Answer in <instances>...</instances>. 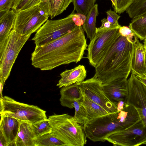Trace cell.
Instances as JSON below:
<instances>
[{
    "mask_svg": "<svg viewBox=\"0 0 146 146\" xmlns=\"http://www.w3.org/2000/svg\"><path fill=\"white\" fill-rule=\"evenodd\" d=\"M133 44L134 52L131 72L138 74L146 73V50L143 44L140 42L137 38Z\"/></svg>",
    "mask_w": 146,
    "mask_h": 146,
    "instance_id": "obj_17",
    "label": "cell"
},
{
    "mask_svg": "<svg viewBox=\"0 0 146 146\" xmlns=\"http://www.w3.org/2000/svg\"><path fill=\"white\" fill-rule=\"evenodd\" d=\"M101 25L100 27L101 28L107 29H117L113 27L108 21L107 19L104 18L101 20Z\"/></svg>",
    "mask_w": 146,
    "mask_h": 146,
    "instance_id": "obj_35",
    "label": "cell"
},
{
    "mask_svg": "<svg viewBox=\"0 0 146 146\" xmlns=\"http://www.w3.org/2000/svg\"><path fill=\"white\" fill-rule=\"evenodd\" d=\"M98 14V5L95 4L86 15L85 22L82 26L87 38L90 40L93 38L96 33V19Z\"/></svg>",
    "mask_w": 146,
    "mask_h": 146,
    "instance_id": "obj_22",
    "label": "cell"
},
{
    "mask_svg": "<svg viewBox=\"0 0 146 146\" xmlns=\"http://www.w3.org/2000/svg\"><path fill=\"white\" fill-rule=\"evenodd\" d=\"M127 81L128 94L126 103L134 107L146 128V94L144 84L132 72Z\"/></svg>",
    "mask_w": 146,
    "mask_h": 146,
    "instance_id": "obj_11",
    "label": "cell"
},
{
    "mask_svg": "<svg viewBox=\"0 0 146 146\" xmlns=\"http://www.w3.org/2000/svg\"><path fill=\"white\" fill-rule=\"evenodd\" d=\"M73 0H41L38 4L51 19L66 10Z\"/></svg>",
    "mask_w": 146,
    "mask_h": 146,
    "instance_id": "obj_19",
    "label": "cell"
},
{
    "mask_svg": "<svg viewBox=\"0 0 146 146\" xmlns=\"http://www.w3.org/2000/svg\"><path fill=\"white\" fill-rule=\"evenodd\" d=\"M119 28H96V34L87 48V58L94 68L100 63L117 38L121 35Z\"/></svg>",
    "mask_w": 146,
    "mask_h": 146,
    "instance_id": "obj_7",
    "label": "cell"
},
{
    "mask_svg": "<svg viewBox=\"0 0 146 146\" xmlns=\"http://www.w3.org/2000/svg\"><path fill=\"white\" fill-rule=\"evenodd\" d=\"M82 93L83 97L82 103L87 110L89 122L95 119L110 113Z\"/></svg>",
    "mask_w": 146,
    "mask_h": 146,
    "instance_id": "obj_21",
    "label": "cell"
},
{
    "mask_svg": "<svg viewBox=\"0 0 146 146\" xmlns=\"http://www.w3.org/2000/svg\"><path fill=\"white\" fill-rule=\"evenodd\" d=\"M49 17L39 4L17 11L13 29L22 35H31L36 32Z\"/></svg>",
    "mask_w": 146,
    "mask_h": 146,
    "instance_id": "obj_9",
    "label": "cell"
},
{
    "mask_svg": "<svg viewBox=\"0 0 146 146\" xmlns=\"http://www.w3.org/2000/svg\"><path fill=\"white\" fill-rule=\"evenodd\" d=\"M87 71L85 66L79 65L71 69L66 70L60 74V79L56 86L59 88L75 83L80 84L86 78Z\"/></svg>",
    "mask_w": 146,
    "mask_h": 146,
    "instance_id": "obj_15",
    "label": "cell"
},
{
    "mask_svg": "<svg viewBox=\"0 0 146 146\" xmlns=\"http://www.w3.org/2000/svg\"><path fill=\"white\" fill-rule=\"evenodd\" d=\"M82 100L74 101L73 104L75 109L74 117L78 123L83 125L89 122L87 110L82 103Z\"/></svg>",
    "mask_w": 146,
    "mask_h": 146,
    "instance_id": "obj_25",
    "label": "cell"
},
{
    "mask_svg": "<svg viewBox=\"0 0 146 146\" xmlns=\"http://www.w3.org/2000/svg\"><path fill=\"white\" fill-rule=\"evenodd\" d=\"M31 35H22L13 29L0 48V83L4 85L17 58Z\"/></svg>",
    "mask_w": 146,
    "mask_h": 146,
    "instance_id": "obj_6",
    "label": "cell"
},
{
    "mask_svg": "<svg viewBox=\"0 0 146 146\" xmlns=\"http://www.w3.org/2000/svg\"><path fill=\"white\" fill-rule=\"evenodd\" d=\"M12 9L17 11L21 10L29 0H12Z\"/></svg>",
    "mask_w": 146,
    "mask_h": 146,
    "instance_id": "obj_33",
    "label": "cell"
},
{
    "mask_svg": "<svg viewBox=\"0 0 146 146\" xmlns=\"http://www.w3.org/2000/svg\"><path fill=\"white\" fill-rule=\"evenodd\" d=\"M139 80L146 86V73L140 74L135 73L131 72Z\"/></svg>",
    "mask_w": 146,
    "mask_h": 146,
    "instance_id": "obj_37",
    "label": "cell"
},
{
    "mask_svg": "<svg viewBox=\"0 0 146 146\" xmlns=\"http://www.w3.org/2000/svg\"><path fill=\"white\" fill-rule=\"evenodd\" d=\"M31 124L20 121L18 132L11 146H35Z\"/></svg>",
    "mask_w": 146,
    "mask_h": 146,
    "instance_id": "obj_20",
    "label": "cell"
},
{
    "mask_svg": "<svg viewBox=\"0 0 146 146\" xmlns=\"http://www.w3.org/2000/svg\"><path fill=\"white\" fill-rule=\"evenodd\" d=\"M12 4V0H0V11L10 10Z\"/></svg>",
    "mask_w": 146,
    "mask_h": 146,
    "instance_id": "obj_34",
    "label": "cell"
},
{
    "mask_svg": "<svg viewBox=\"0 0 146 146\" xmlns=\"http://www.w3.org/2000/svg\"><path fill=\"white\" fill-rule=\"evenodd\" d=\"M79 86L84 94L108 112L112 113L117 111V107L109 100L104 93L102 83L95 76L84 80Z\"/></svg>",
    "mask_w": 146,
    "mask_h": 146,
    "instance_id": "obj_12",
    "label": "cell"
},
{
    "mask_svg": "<svg viewBox=\"0 0 146 146\" xmlns=\"http://www.w3.org/2000/svg\"><path fill=\"white\" fill-rule=\"evenodd\" d=\"M140 118L134 107L126 103L122 110L95 119L84 125L83 129L90 140L104 141L110 135L130 127Z\"/></svg>",
    "mask_w": 146,
    "mask_h": 146,
    "instance_id": "obj_3",
    "label": "cell"
},
{
    "mask_svg": "<svg viewBox=\"0 0 146 146\" xmlns=\"http://www.w3.org/2000/svg\"><path fill=\"white\" fill-rule=\"evenodd\" d=\"M126 11L129 17L133 19L146 13V0H141L133 3L127 9Z\"/></svg>",
    "mask_w": 146,
    "mask_h": 146,
    "instance_id": "obj_28",
    "label": "cell"
},
{
    "mask_svg": "<svg viewBox=\"0 0 146 146\" xmlns=\"http://www.w3.org/2000/svg\"><path fill=\"white\" fill-rule=\"evenodd\" d=\"M46 111L36 106L25 104L7 96L0 99V114L32 124L47 119Z\"/></svg>",
    "mask_w": 146,
    "mask_h": 146,
    "instance_id": "obj_5",
    "label": "cell"
},
{
    "mask_svg": "<svg viewBox=\"0 0 146 146\" xmlns=\"http://www.w3.org/2000/svg\"><path fill=\"white\" fill-rule=\"evenodd\" d=\"M86 18V16L80 13H76L74 14L72 20L77 26H82L84 23Z\"/></svg>",
    "mask_w": 146,
    "mask_h": 146,
    "instance_id": "obj_32",
    "label": "cell"
},
{
    "mask_svg": "<svg viewBox=\"0 0 146 146\" xmlns=\"http://www.w3.org/2000/svg\"><path fill=\"white\" fill-rule=\"evenodd\" d=\"M144 88L146 94V86L144 84Z\"/></svg>",
    "mask_w": 146,
    "mask_h": 146,
    "instance_id": "obj_44",
    "label": "cell"
},
{
    "mask_svg": "<svg viewBox=\"0 0 146 146\" xmlns=\"http://www.w3.org/2000/svg\"><path fill=\"white\" fill-rule=\"evenodd\" d=\"M116 7L115 11L120 14L126 11L133 3L132 0H116Z\"/></svg>",
    "mask_w": 146,
    "mask_h": 146,
    "instance_id": "obj_30",
    "label": "cell"
},
{
    "mask_svg": "<svg viewBox=\"0 0 146 146\" xmlns=\"http://www.w3.org/2000/svg\"><path fill=\"white\" fill-rule=\"evenodd\" d=\"M119 31L121 36L125 37L129 42L132 44L138 38L135 34L129 27L121 26L119 29Z\"/></svg>",
    "mask_w": 146,
    "mask_h": 146,
    "instance_id": "obj_29",
    "label": "cell"
},
{
    "mask_svg": "<svg viewBox=\"0 0 146 146\" xmlns=\"http://www.w3.org/2000/svg\"><path fill=\"white\" fill-rule=\"evenodd\" d=\"M35 146H63L66 144L52 133H47L35 138Z\"/></svg>",
    "mask_w": 146,
    "mask_h": 146,
    "instance_id": "obj_24",
    "label": "cell"
},
{
    "mask_svg": "<svg viewBox=\"0 0 146 146\" xmlns=\"http://www.w3.org/2000/svg\"><path fill=\"white\" fill-rule=\"evenodd\" d=\"M107 17L108 21L115 28H119L121 26L118 22V20L120 16L115 11L111 9L106 12Z\"/></svg>",
    "mask_w": 146,
    "mask_h": 146,
    "instance_id": "obj_31",
    "label": "cell"
},
{
    "mask_svg": "<svg viewBox=\"0 0 146 146\" xmlns=\"http://www.w3.org/2000/svg\"><path fill=\"white\" fill-rule=\"evenodd\" d=\"M0 146H8L5 139L1 133H0Z\"/></svg>",
    "mask_w": 146,
    "mask_h": 146,
    "instance_id": "obj_39",
    "label": "cell"
},
{
    "mask_svg": "<svg viewBox=\"0 0 146 146\" xmlns=\"http://www.w3.org/2000/svg\"><path fill=\"white\" fill-rule=\"evenodd\" d=\"M31 126L35 138L50 133L52 128L48 119L31 124Z\"/></svg>",
    "mask_w": 146,
    "mask_h": 146,
    "instance_id": "obj_26",
    "label": "cell"
},
{
    "mask_svg": "<svg viewBox=\"0 0 146 146\" xmlns=\"http://www.w3.org/2000/svg\"><path fill=\"white\" fill-rule=\"evenodd\" d=\"M112 2L113 6L114 9H115L116 7V0H111Z\"/></svg>",
    "mask_w": 146,
    "mask_h": 146,
    "instance_id": "obj_41",
    "label": "cell"
},
{
    "mask_svg": "<svg viewBox=\"0 0 146 146\" xmlns=\"http://www.w3.org/2000/svg\"><path fill=\"white\" fill-rule=\"evenodd\" d=\"M143 42V45L145 50H146V38L145 39Z\"/></svg>",
    "mask_w": 146,
    "mask_h": 146,
    "instance_id": "obj_42",
    "label": "cell"
},
{
    "mask_svg": "<svg viewBox=\"0 0 146 146\" xmlns=\"http://www.w3.org/2000/svg\"><path fill=\"white\" fill-rule=\"evenodd\" d=\"M146 140V128L140 118L130 127L112 133L105 139L114 146H139L145 145Z\"/></svg>",
    "mask_w": 146,
    "mask_h": 146,
    "instance_id": "obj_10",
    "label": "cell"
},
{
    "mask_svg": "<svg viewBox=\"0 0 146 146\" xmlns=\"http://www.w3.org/2000/svg\"><path fill=\"white\" fill-rule=\"evenodd\" d=\"M80 85L76 83L61 88L60 90V97L59 100L62 106L72 109L74 101L82 100Z\"/></svg>",
    "mask_w": 146,
    "mask_h": 146,
    "instance_id": "obj_18",
    "label": "cell"
},
{
    "mask_svg": "<svg viewBox=\"0 0 146 146\" xmlns=\"http://www.w3.org/2000/svg\"><path fill=\"white\" fill-rule=\"evenodd\" d=\"M129 27L138 38L144 40L146 37V13L133 19Z\"/></svg>",
    "mask_w": 146,
    "mask_h": 146,
    "instance_id": "obj_23",
    "label": "cell"
},
{
    "mask_svg": "<svg viewBox=\"0 0 146 146\" xmlns=\"http://www.w3.org/2000/svg\"><path fill=\"white\" fill-rule=\"evenodd\" d=\"M52 133L64 142L67 146H84L87 143L83 126L74 116L67 113L55 114L49 116Z\"/></svg>",
    "mask_w": 146,
    "mask_h": 146,
    "instance_id": "obj_4",
    "label": "cell"
},
{
    "mask_svg": "<svg viewBox=\"0 0 146 146\" xmlns=\"http://www.w3.org/2000/svg\"><path fill=\"white\" fill-rule=\"evenodd\" d=\"M102 88L107 97L116 107L120 101L126 103L128 94L127 79L114 80L102 85Z\"/></svg>",
    "mask_w": 146,
    "mask_h": 146,
    "instance_id": "obj_13",
    "label": "cell"
},
{
    "mask_svg": "<svg viewBox=\"0 0 146 146\" xmlns=\"http://www.w3.org/2000/svg\"><path fill=\"white\" fill-rule=\"evenodd\" d=\"M4 86L2 83H0V99H2L3 97L2 93Z\"/></svg>",
    "mask_w": 146,
    "mask_h": 146,
    "instance_id": "obj_40",
    "label": "cell"
},
{
    "mask_svg": "<svg viewBox=\"0 0 146 146\" xmlns=\"http://www.w3.org/2000/svg\"><path fill=\"white\" fill-rule=\"evenodd\" d=\"M16 14L17 11L13 9L0 11V48L13 29Z\"/></svg>",
    "mask_w": 146,
    "mask_h": 146,
    "instance_id": "obj_16",
    "label": "cell"
},
{
    "mask_svg": "<svg viewBox=\"0 0 146 146\" xmlns=\"http://www.w3.org/2000/svg\"><path fill=\"white\" fill-rule=\"evenodd\" d=\"M40 1L41 0H29L21 10L28 9L38 4Z\"/></svg>",
    "mask_w": 146,
    "mask_h": 146,
    "instance_id": "obj_36",
    "label": "cell"
},
{
    "mask_svg": "<svg viewBox=\"0 0 146 146\" xmlns=\"http://www.w3.org/2000/svg\"><path fill=\"white\" fill-rule=\"evenodd\" d=\"M146 38H145V39H146Z\"/></svg>",
    "mask_w": 146,
    "mask_h": 146,
    "instance_id": "obj_46",
    "label": "cell"
},
{
    "mask_svg": "<svg viewBox=\"0 0 146 146\" xmlns=\"http://www.w3.org/2000/svg\"><path fill=\"white\" fill-rule=\"evenodd\" d=\"M141 0H132V2H133V3H137V2L140 1Z\"/></svg>",
    "mask_w": 146,
    "mask_h": 146,
    "instance_id": "obj_43",
    "label": "cell"
},
{
    "mask_svg": "<svg viewBox=\"0 0 146 146\" xmlns=\"http://www.w3.org/2000/svg\"><path fill=\"white\" fill-rule=\"evenodd\" d=\"M0 133L5 139L8 146L15 140L19 129L20 121L11 117L0 114Z\"/></svg>",
    "mask_w": 146,
    "mask_h": 146,
    "instance_id": "obj_14",
    "label": "cell"
},
{
    "mask_svg": "<svg viewBox=\"0 0 146 146\" xmlns=\"http://www.w3.org/2000/svg\"><path fill=\"white\" fill-rule=\"evenodd\" d=\"M126 103L123 101H121L118 102L117 105V111L122 110L124 108Z\"/></svg>",
    "mask_w": 146,
    "mask_h": 146,
    "instance_id": "obj_38",
    "label": "cell"
},
{
    "mask_svg": "<svg viewBox=\"0 0 146 146\" xmlns=\"http://www.w3.org/2000/svg\"><path fill=\"white\" fill-rule=\"evenodd\" d=\"M145 59H146V56H145Z\"/></svg>",
    "mask_w": 146,
    "mask_h": 146,
    "instance_id": "obj_45",
    "label": "cell"
},
{
    "mask_svg": "<svg viewBox=\"0 0 146 146\" xmlns=\"http://www.w3.org/2000/svg\"><path fill=\"white\" fill-rule=\"evenodd\" d=\"M96 0H73L74 9L77 13L86 16L88 13L94 6Z\"/></svg>",
    "mask_w": 146,
    "mask_h": 146,
    "instance_id": "obj_27",
    "label": "cell"
},
{
    "mask_svg": "<svg viewBox=\"0 0 146 146\" xmlns=\"http://www.w3.org/2000/svg\"><path fill=\"white\" fill-rule=\"evenodd\" d=\"M88 46L82 26H76L62 37L35 47L31 54V64L45 71L72 62L77 63L83 58Z\"/></svg>",
    "mask_w": 146,
    "mask_h": 146,
    "instance_id": "obj_1",
    "label": "cell"
},
{
    "mask_svg": "<svg viewBox=\"0 0 146 146\" xmlns=\"http://www.w3.org/2000/svg\"><path fill=\"white\" fill-rule=\"evenodd\" d=\"M72 13L64 18L48 20L36 32L32 39L35 47L42 46L64 36L72 31L76 26L72 20L74 14Z\"/></svg>",
    "mask_w": 146,
    "mask_h": 146,
    "instance_id": "obj_8",
    "label": "cell"
},
{
    "mask_svg": "<svg viewBox=\"0 0 146 146\" xmlns=\"http://www.w3.org/2000/svg\"><path fill=\"white\" fill-rule=\"evenodd\" d=\"M133 44L121 35L95 68L94 76L102 85L114 80L127 79L131 71Z\"/></svg>",
    "mask_w": 146,
    "mask_h": 146,
    "instance_id": "obj_2",
    "label": "cell"
}]
</instances>
